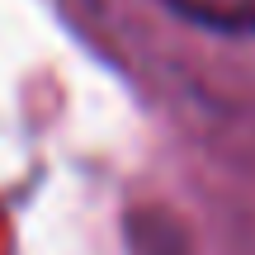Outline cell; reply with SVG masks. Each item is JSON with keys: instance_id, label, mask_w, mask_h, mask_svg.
Returning <instances> with one entry per match:
<instances>
[{"instance_id": "cell-1", "label": "cell", "mask_w": 255, "mask_h": 255, "mask_svg": "<svg viewBox=\"0 0 255 255\" xmlns=\"http://www.w3.org/2000/svg\"><path fill=\"white\" fill-rule=\"evenodd\" d=\"M170 9L213 33H255V0H170Z\"/></svg>"}]
</instances>
